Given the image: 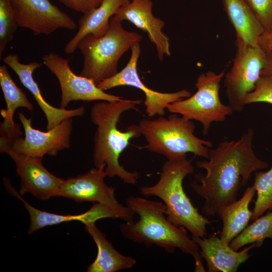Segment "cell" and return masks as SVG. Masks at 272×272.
Returning <instances> with one entry per match:
<instances>
[{"label": "cell", "instance_id": "cell-23", "mask_svg": "<svg viewBox=\"0 0 272 272\" xmlns=\"http://www.w3.org/2000/svg\"><path fill=\"white\" fill-rule=\"evenodd\" d=\"M10 193L19 198L23 203L28 211L30 224L28 229V234L48 226L59 224L61 223L72 221H79L85 224L92 221L91 215L89 211L80 215H59L38 210L26 201L18 193L16 189L13 187L10 191Z\"/></svg>", "mask_w": 272, "mask_h": 272}, {"label": "cell", "instance_id": "cell-7", "mask_svg": "<svg viewBox=\"0 0 272 272\" xmlns=\"http://www.w3.org/2000/svg\"><path fill=\"white\" fill-rule=\"evenodd\" d=\"M225 72L217 74L209 71L201 73L195 83L196 92L190 97L169 104L166 108L189 120L200 122L202 132L207 135L213 122H223L234 112L228 104L222 102L219 96L220 84Z\"/></svg>", "mask_w": 272, "mask_h": 272}, {"label": "cell", "instance_id": "cell-10", "mask_svg": "<svg viewBox=\"0 0 272 272\" xmlns=\"http://www.w3.org/2000/svg\"><path fill=\"white\" fill-rule=\"evenodd\" d=\"M43 64L57 78L61 89L60 108L65 109L73 101L109 102L118 101L122 97L103 91L91 80L75 74L69 65L70 59L50 52L42 56Z\"/></svg>", "mask_w": 272, "mask_h": 272}, {"label": "cell", "instance_id": "cell-12", "mask_svg": "<svg viewBox=\"0 0 272 272\" xmlns=\"http://www.w3.org/2000/svg\"><path fill=\"white\" fill-rule=\"evenodd\" d=\"M19 27L34 35H49L59 29L73 30L77 24L49 0H10Z\"/></svg>", "mask_w": 272, "mask_h": 272}, {"label": "cell", "instance_id": "cell-6", "mask_svg": "<svg viewBox=\"0 0 272 272\" xmlns=\"http://www.w3.org/2000/svg\"><path fill=\"white\" fill-rule=\"evenodd\" d=\"M121 22L111 18L110 28L104 35L96 38L89 34L80 41L77 49L84 57L80 76L97 85L118 73L121 56L143 39L142 35L125 30Z\"/></svg>", "mask_w": 272, "mask_h": 272}, {"label": "cell", "instance_id": "cell-14", "mask_svg": "<svg viewBox=\"0 0 272 272\" xmlns=\"http://www.w3.org/2000/svg\"><path fill=\"white\" fill-rule=\"evenodd\" d=\"M106 165L95 167L88 172L64 180L56 197H63L76 202H93L117 207L119 203L116 198L115 188L105 182L107 175Z\"/></svg>", "mask_w": 272, "mask_h": 272}, {"label": "cell", "instance_id": "cell-18", "mask_svg": "<svg viewBox=\"0 0 272 272\" xmlns=\"http://www.w3.org/2000/svg\"><path fill=\"white\" fill-rule=\"evenodd\" d=\"M130 0H103L98 7L85 13L78 22V30L66 44L64 51L66 54L74 52L80 41L87 35L94 37L104 35L110 28V19L118 9Z\"/></svg>", "mask_w": 272, "mask_h": 272}, {"label": "cell", "instance_id": "cell-11", "mask_svg": "<svg viewBox=\"0 0 272 272\" xmlns=\"http://www.w3.org/2000/svg\"><path fill=\"white\" fill-rule=\"evenodd\" d=\"M131 49V56L126 66L113 76L99 83L97 85L98 88L105 91L118 86H128L141 90L145 95L144 104L149 117L156 115L164 116L169 104L191 95L186 89L172 93H162L146 86L141 81L137 71L138 60L141 53L140 43L134 45Z\"/></svg>", "mask_w": 272, "mask_h": 272}, {"label": "cell", "instance_id": "cell-26", "mask_svg": "<svg viewBox=\"0 0 272 272\" xmlns=\"http://www.w3.org/2000/svg\"><path fill=\"white\" fill-rule=\"evenodd\" d=\"M19 27L10 0H0V58Z\"/></svg>", "mask_w": 272, "mask_h": 272}, {"label": "cell", "instance_id": "cell-8", "mask_svg": "<svg viewBox=\"0 0 272 272\" xmlns=\"http://www.w3.org/2000/svg\"><path fill=\"white\" fill-rule=\"evenodd\" d=\"M235 45L236 53L230 71L224 76V86L228 104L234 112L240 113L266 63L267 54L259 46Z\"/></svg>", "mask_w": 272, "mask_h": 272}, {"label": "cell", "instance_id": "cell-5", "mask_svg": "<svg viewBox=\"0 0 272 272\" xmlns=\"http://www.w3.org/2000/svg\"><path fill=\"white\" fill-rule=\"evenodd\" d=\"M139 125L147 142L144 148L167 160L186 156L188 153L207 159L209 149L213 148L211 141L194 134L195 126L192 120L178 114L172 113L167 118H144Z\"/></svg>", "mask_w": 272, "mask_h": 272}, {"label": "cell", "instance_id": "cell-20", "mask_svg": "<svg viewBox=\"0 0 272 272\" xmlns=\"http://www.w3.org/2000/svg\"><path fill=\"white\" fill-rule=\"evenodd\" d=\"M86 231L95 242L98 252L95 260L88 267V272H115L130 268L136 260L117 251L96 226L95 222L85 224Z\"/></svg>", "mask_w": 272, "mask_h": 272}, {"label": "cell", "instance_id": "cell-27", "mask_svg": "<svg viewBox=\"0 0 272 272\" xmlns=\"http://www.w3.org/2000/svg\"><path fill=\"white\" fill-rule=\"evenodd\" d=\"M258 102L272 104L271 76L261 75L254 90L247 95L244 101L245 105Z\"/></svg>", "mask_w": 272, "mask_h": 272}, {"label": "cell", "instance_id": "cell-25", "mask_svg": "<svg viewBox=\"0 0 272 272\" xmlns=\"http://www.w3.org/2000/svg\"><path fill=\"white\" fill-rule=\"evenodd\" d=\"M254 176L253 185L257 197L252 210V221L266 211H272V166L266 172H256Z\"/></svg>", "mask_w": 272, "mask_h": 272}, {"label": "cell", "instance_id": "cell-24", "mask_svg": "<svg viewBox=\"0 0 272 272\" xmlns=\"http://www.w3.org/2000/svg\"><path fill=\"white\" fill-rule=\"evenodd\" d=\"M267 238L272 240V211L254 220L233 239L229 246L235 250L252 243H256L258 247Z\"/></svg>", "mask_w": 272, "mask_h": 272}, {"label": "cell", "instance_id": "cell-2", "mask_svg": "<svg viewBox=\"0 0 272 272\" xmlns=\"http://www.w3.org/2000/svg\"><path fill=\"white\" fill-rule=\"evenodd\" d=\"M142 100L121 99L118 101H102L94 104L90 110V119L97 128L94 137L93 162L95 167L106 165L107 176L119 177L126 184H135L140 176L137 171H127L119 162L120 154L131 139L142 135L139 125L128 126L125 131L117 128L121 114L137 106Z\"/></svg>", "mask_w": 272, "mask_h": 272}, {"label": "cell", "instance_id": "cell-28", "mask_svg": "<svg viewBox=\"0 0 272 272\" xmlns=\"http://www.w3.org/2000/svg\"><path fill=\"white\" fill-rule=\"evenodd\" d=\"M262 26L264 33L272 29V0H244Z\"/></svg>", "mask_w": 272, "mask_h": 272}, {"label": "cell", "instance_id": "cell-13", "mask_svg": "<svg viewBox=\"0 0 272 272\" xmlns=\"http://www.w3.org/2000/svg\"><path fill=\"white\" fill-rule=\"evenodd\" d=\"M6 153L16 165L17 174L21 179V195L30 193L43 200L56 197L64 179L53 175L44 167L42 157L28 156L11 150Z\"/></svg>", "mask_w": 272, "mask_h": 272}, {"label": "cell", "instance_id": "cell-16", "mask_svg": "<svg viewBox=\"0 0 272 272\" xmlns=\"http://www.w3.org/2000/svg\"><path fill=\"white\" fill-rule=\"evenodd\" d=\"M3 61L17 75L21 83L32 94L46 120V130H49L60 124L64 119L81 116L85 112V108L81 106L73 109H66L52 106L44 99L37 83L33 78V73L42 63L33 61L28 64L20 62L19 56L15 54H9L3 58Z\"/></svg>", "mask_w": 272, "mask_h": 272}, {"label": "cell", "instance_id": "cell-9", "mask_svg": "<svg viewBox=\"0 0 272 272\" xmlns=\"http://www.w3.org/2000/svg\"><path fill=\"white\" fill-rule=\"evenodd\" d=\"M18 117L23 126L25 137H20L1 146V154L11 150L26 156L43 158L45 155L56 156L59 151L70 148L73 117L64 119L46 131L34 128L32 118H27L23 112L18 113Z\"/></svg>", "mask_w": 272, "mask_h": 272}, {"label": "cell", "instance_id": "cell-31", "mask_svg": "<svg viewBox=\"0 0 272 272\" xmlns=\"http://www.w3.org/2000/svg\"><path fill=\"white\" fill-rule=\"evenodd\" d=\"M267 62L261 72V75H268L272 76V50L266 53Z\"/></svg>", "mask_w": 272, "mask_h": 272}, {"label": "cell", "instance_id": "cell-15", "mask_svg": "<svg viewBox=\"0 0 272 272\" xmlns=\"http://www.w3.org/2000/svg\"><path fill=\"white\" fill-rule=\"evenodd\" d=\"M151 0H131L121 6L112 18L122 22L127 20L147 33L151 42L156 47L160 60L170 56L169 39L162 31L165 22L154 16Z\"/></svg>", "mask_w": 272, "mask_h": 272}, {"label": "cell", "instance_id": "cell-17", "mask_svg": "<svg viewBox=\"0 0 272 272\" xmlns=\"http://www.w3.org/2000/svg\"><path fill=\"white\" fill-rule=\"evenodd\" d=\"M192 238L199 248L200 256L206 261L209 272H236L239 265L250 258L249 251L258 247L252 243L241 251L235 250L214 234Z\"/></svg>", "mask_w": 272, "mask_h": 272}, {"label": "cell", "instance_id": "cell-3", "mask_svg": "<svg viewBox=\"0 0 272 272\" xmlns=\"http://www.w3.org/2000/svg\"><path fill=\"white\" fill-rule=\"evenodd\" d=\"M125 203L139 219L125 221L120 226L124 238L147 246L155 245L170 253L178 248L193 257L195 271H206L198 246L184 227H177L167 219L164 203L138 196L128 197Z\"/></svg>", "mask_w": 272, "mask_h": 272}, {"label": "cell", "instance_id": "cell-22", "mask_svg": "<svg viewBox=\"0 0 272 272\" xmlns=\"http://www.w3.org/2000/svg\"><path fill=\"white\" fill-rule=\"evenodd\" d=\"M0 85L7 108L1 109V115L4 119V122L14 124L13 116L16 109L24 107L32 111L33 106L13 80L7 66L5 64L0 66Z\"/></svg>", "mask_w": 272, "mask_h": 272}, {"label": "cell", "instance_id": "cell-19", "mask_svg": "<svg viewBox=\"0 0 272 272\" xmlns=\"http://www.w3.org/2000/svg\"><path fill=\"white\" fill-rule=\"evenodd\" d=\"M224 10L234 28L235 44L259 46L264 31L244 0H222Z\"/></svg>", "mask_w": 272, "mask_h": 272}, {"label": "cell", "instance_id": "cell-4", "mask_svg": "<svg viewBox=\"0 0 272 272\" xmlns=\"http://www.w3.org/2000/svg\"><path fill=\"white\" fill-rule=\"evenodd\" d=\"M192 159L186 156L167 160L164 163L158 182L152 186L140 187L142 194L156 196L166 206L167 219L177 227H183L192 236H207V226L212 221L200 214L184 191L183 181L192 174Z\"/></svg>", "mask_w": 272, "mask_h": 272}, {"label": "cell", "instance_id": "cell-21", "mask_svg": "<svg viewBox=\"0 0 272 272\" xmlns=\"http://www.w3.org/2000/svg\"><path fill=\"white\" fill-rule=\"evenodd\" d=\"M255 193L252 185L246 189L239 199L219 210L218 215L223 222L220 237L227 244H229L248 226L253 215L249 206Z\"/></svg>", "mask_w": 272, "mask_h": 272}, {"label": "cell", "instance_id": "cell-1", "mask_svg": "<svg viewBox=\"0 0 272 272\" xmlns=\"http://www.w3.org/2000/svg\"><path fill=\"white\" fill-rule=\"evenodd\" d=\"M254 135L253 129L249 128L237 140H225L210 148L208 158L196 162V166L206 172L195 174L191 186L205 200L203 215H217L221 208L236 200L239 191L253 172L268 167V163L254 152Z\"/></svg>", "mask_w": 272, "mask_h": 272}, {"label": "cell", "instance_id": "cell-29", "mask_svg": "<svg viewBox=\"0 0 272 272\" xmlns=\"http://www.w3.org/2000/svg\"><path fill=\"white\" fill-rule=\"evenodd\" d=\"M65 7L83 14L99 6L103 0H59Z\"/></svg>", "mask_w": 272, "mask_h": 272}, {"label": "cell", "instance_id": "cell-30", "mask_svg": "<svg viewBox=\"0 0 272 272\" xmlns=\"http://www.w3.org/2000/svg\"><path fill=\"white\" fill-rule=\"evenodd\" d=\"M258 45L266 53L272 50V29L260 37Z\"/></svg>", "mask_w": 272, "mask_h": 272}]
</instances>
